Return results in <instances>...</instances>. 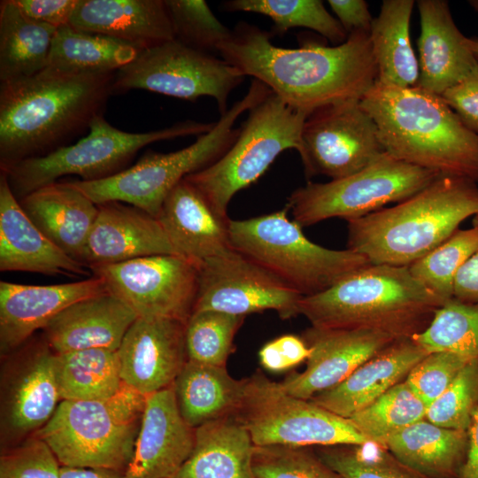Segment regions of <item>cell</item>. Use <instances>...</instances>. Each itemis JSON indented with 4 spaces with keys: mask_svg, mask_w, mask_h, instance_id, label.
I'll return each mask as SVG.
<instances>
[{
    "mask_svg": "<svg viewBox=\"0 0 478 478\" xmlns=\"http://www.w3.org/2000/svg\"><path fill=\"white\" fill-rule=\"evenodd\" d=\"M272 37L255 25L239 22L218 54L244 76L310 112L335 102L361 100L377 81L369 33L352 32L339 45L296 49L278 47Z\"/></svg>",
    "mask_w": 478,
    "mask_h": 478,
    "instance_id": "cell-1",
    "label": "cell"
},
{
    "mask_svg": "<svg viewBox=\"0 0 478 478\" xmlns=\"http://www.w3.org/2000/svg\"><path fill=\"white\" fill-rule=\"evenodd\" d=\"M115 73L50 66L0 82V169L66 146L104 114Z\"/></svg>",
    "mask_w": 478,
    "mask_h": 478,
    "instance_id": "cell-2",
    "label": "cell"
},
{
    "mask_svg": "<svg viewBox=\"0 0 478 478\" xmlns=\"http://www.w3.org/2000/svg\"><path fill=\"white\" fill-rule=\"evenodd\" d=\"M360 102L387 153L441 175L478 181V135L440 96L376 81Z\"/></svg>",
    "mask_w": 478,
    "mask_h": 478,
    "instance_id": "cell-3",
    "label": "cell"
},
{
    "mask_svg": "<svg viewBox=\"0 0 478 478\" xmlns=\"http://www.w3.org/2000/svg\"><path fill=\"white\" fill-rule=\"evenodd\" d=\"M477 213L476 182L439 175L395 206L348 220V249L371 264L408 266Z\"/></svg>",
    "mask_w": 478,
    "mask_h": 478,
    "instance_id": "cell-4",
    "label": "cell"
},
{
    "mask_svg": "<svg viewBox=\"0 0 478 478\" xmlns=\"http://www.w3.org/2000/svg\"><path fill=\"white\" fill-rule=\"evenodd\" d=\"M443 305L408 266L370 264L303 297L299 312L315 328L374 329L405 338L423 331Z\"/></svg>",
    "mask_w": 478,
    "mask_h": 478,
    "instance_id": "cell-5",
    "label": "cell"
},
{
    "mask_svg": "<svg viewBox=\"0 0 478 478\" xmlns=\"http://www.w3.org/2000/svg\"><path fill=\"white\" fill-rule=\"evenodd\" d=\"M271 90L253 79L243 97L214 123L212 128L198 135L192 144L173 152L148 151L135 165L98 181H68L96 204L120 202L158 218L164 201L186 176L211 166L235 142L239 128L236 120L264 100Z\"/></svg>",
    "mask_w": 478,
    "mask_h": 478,
    "instance_id": "cell-6",
    "label": "cell"
},
{
    "mask_svg": "<svg viewBox=\"0 0 478 478\" xmlns=\"http://www.w3.org/2000/svg\"><path fill=\"white\" fill-rule=\"evenodd\" d=\"M146 397L123 382L112 397L62 400L35 436L61 466L123 472L133 455Z\"/></svg>",
    "mask_w": 478,
    "mask_h": 478,
    "instance_id": "cell-7",
    "label": "cell"
},
{
    "mask_svg": "<svg viewBox=\"0 0 478 478\" xmlns=\"http://www.w3.org/2000/svg\"><path fill=\"white\" fill-rule=\"evenodd\" d=\"M286 205L258 217L229 220L231 247L303 297L322 292L350 274L370 265L351 250H331L310 241L288 217Z\"/></svg>",
    "mask_w": 478,
    "mask_h": 478,
    "instance_id": "cell-8",
    "label": "cell"
},
{
    "mask_svg": "<svg viewBox=\"0 0 478 478\" xmlns=\"http://www.w3.org/2000/svg\"><path fill=\"white\" fill-rule=\"evenodd\" d=\"M214 123L185 120L158 130L129 133L112 126L102 114L91 122L89 134L77 143L21 160L1 173L6 175L12 193L20 200L66 175H78L85 181L112 176L126 169L127 163L146 145L200 135L210 131Z\"/></svg>",
    "mask_w": 478,
    "mask_h": 478,
    "instance_id": "cell-9",
    "label": "cell"
},
{
    "mask_svg": "<svg viewBox=\"0 0 478 478\" xmlns=\"http://www.w3.org/2000/svg\"><path fill=\"white\" fill-rule=\"evenodd\" d=\"M309 113L271 91L249 111L228 150L211 166L184 179L219 215L227 218V206L238 191L260 178L281 152L298 150Z\"/></svg>",
    "mask_w": 478,
    "mask_h": 478,
    "instance_id": "cell-10",
    "label": "cell"
},
{
    "mask_svg": "<svg viewBox=\"0 0 478 478\" xmlns=\"http://www.w3.org/2000/svg\"><path fill=\"white\" fill-rule=\"evenodd\" d=\"M439 175L385 152L347 177L324 183L308 181L290 194L287 205L302 227L332 218L348 221L409 198Z\"/></svg>",
    "mask_w": 478,
    "mask_h": 478,
    "instance_id": "cell-11",
    "label": "cell"
},
{
    "mask_svg": "<svg viewBox=\"0 0 478 478\" xmlns=\"http://www.w3.org/2000/svg\"><path fill=\"white\" fill-rule=\"evenodd\" d=\"M234 416L256 446L358 445L369 443L351 424L311 400L286 393L258 370L244 379Z\"/></svg>",
    "mask_w": 478,
    "mask_h": 478,
    "instance_id": "cell-12",
    "label": "cell"
},
{
    "mask_svg": "<svg viewBox=\"0 0 478 478\" xmlns=\"http://www.w3.org/2000/svg\"><path fill=\"white\" fill-rule=\"evenodd\" d=\"M243 78L223 58L173 39L139 50L133 61L116 71L112 96L143 89L189 101L211 96L222 115L228 110L230 93Z\"/></svg>",
    "mask_w": 478,
    "mask_h": 478,
    "instance_id": "cell-13",
    "label": "cell"
},
{
    "mask_svg": "<svg viewBox=\"0 0 478 478\" xmlns=\"http://www.w3.org/2000/svg\"><path fill=\"white\" fill-rule=\"evenodd\" d=\"M307 178L337 180L365 168L386 151L360 100L322 105L305 119L298 149Z\"/></svg>",
    "mask_w": 478,
    "mask_h": 478,
    "instance_id": "cell-14",
    "label": "cell"
},
{
    "mask_svg": "<svg viewBox=\"0 0 478 478\" xmlns=\"http://www.w3.org/2000/svg\"><path fill=\"white\" fill-rule=\"evenodd\" d=\"M90 272L138 318H166L187 323L193 313L198 267L179 255L142 257L94 266Z\"/></svg>",
    "mask_w": 478,
    "mask_h": 478,
    "instance_id": "cell-15",
    "label": "cell"
},
{
    "mask_svg": "<svg viewBox=\"0 0 478 478\" xmlns=\"http://www.w3.org/2000/svg\"><path fill=\"white\" fill-rule=\"evenodd\" d=\"M194 311L246 316L267 310L282 320L300 314L303 296L233 248L198 266Z\"/></svg>",
    "mask_w": 478,
    "mask_h": 478,
    "instance_id": "cell-16",
    "label": "cell"
},
{
    "mask_svg": "<svg viewBox=\"0 0 478 478\" xmlns=\"http://www.w3.org/2000/svg\"><path fill=\"white\" fill-rule=\"evenodd\" d=\"M302 338L311 351L305 370L289 375L279 383L286 393L306 400L335 387L359 366L399 339L374 329L312 326L304 331Z\"/></svg>",
    "mask_w": 478,
    "mask_h": 478,
    "instance_id": "cell-17",
    "label": "cell"
},
{
    "mask_svg": "<svg viewBox=\"0 0 478 478\" xmlns=\"http://www.w3.org/2000/svg\"><path fill=\"white\" fill-rule=\"evenodd\" d=\"M186 322L137 318L117 352L122 382L143 396L173 386L188 360Z\"/></svg>",
    "mask_w": 478,
    "mask_h": 478,
    "instance_id": "cell-18",
    "label": "cell"
},
{
    "mask_svg": "<svg viewBox=\"0 0 478 478\" xmlns=\"http://www.w3.org/2000/svg\"><path fill=\"white\" fill-rule=\"evenodd\" d=\"M195 428L182 419L173 386L146 396L125 478H175L189 457Z\"/></svg>",
    "mask_w": 478,
    "mask_h": 478,
    "instance_id": "cell-19",
    "label": "cell"
},
{
    "mask_svg": "<svg viewBox=\"0 0 478 478\" xmlns=\"http://www.w3.org/2000/svg\"><path fill=\"white\" fill-rule=\"evenodd\" d=\"M97 206L83 257L89 269L152 255H177L158 219L120 202Z\"/></svg>",
    "mask_w": 478,
    "mask_h": 478,
    "instance_id": "cell-20",
    "label": "cell"
},
{
    "mask_svg": "<svg viewBox=\"0 0 478 478\" xmlns=\"http://www.w3.org/2000/svg\"><path fill=\"white\" fill-rule=\"evenodd\" d=\"M108 292L96 276L62 284L0 282V349L8 353L56 315L81 299Z\"/></svg>",
    "mask_w": 478,
    "mask_h": 478,
    "instance_id": "cell-21",
    "label": "cell"
},
{
    "mask_svg": "<svg viewBox=\"0 0 478 478\" xmlns=\"http://www.w3.org/2000/svg\"><path fill=\"white\" fill-rule=\"evenodd\" d=\"M88 268L38 229L12 193L6 175L1 173L0 270L76 277L89 274Z\"/></svg>",
    "mask_w": 478,
    "mask_h": 478,
    "instance_id": "cell-22",
    "label": "cell"
},
{
    "mask_svg": "<svg viewBox=\"0 0 478 478\" xmlns=\"http://www.w3.org/2000/svg\"><path fill=\"white\" fill-rule=\"evenodd\" d=\"M420 74L417 87L441 96L461 81L477 63L468 38L457 27L447 1L419 0Z\"/></svg>",
    "mask_w": 478,
    "mask_h": 478,
    "instance_id": "cell-23",
    "label": "cell"
},
{
    "mask_svg": "<svg viewBox=\"0 0 478 478\" xmlns=\"http://www.w3.org/2000/svg\"><path fill=\"white\" fill-rule=\"evenodd\" d=\"M158 219L175 253L197 266L232 249L229 219L219 215L185 179L168 194Z\"/></svg>",
    "mask_w": 478,
    "mask_h": 478,
    "instance_id": "cell-24",
    "label": "cell"
},
{
    "mask_svg": "<svg viewBox=\"0 0 478 478\" xmlns=\"http://www.w3.org/2000/svg\"><path fill=\"white\" fill-rule=\"evenodd\" d=\"M136 313L109 292L81 299L65 308L42 329L56 353L86 349L118 351Z\"/></svg>",
    "mask_w": 478,
    "mask_h": 478,
    "instance_id": "cell-25",
    "label": "cell"
},
{
    "mask_svg": "<svg viewBox=\"0 0 478 478\" xmlns=\"http://www.w3.org/2000/svg\"><path fill=\"white\" fill-rule=\"evenodd\" d=\"M69 25L138 51L174 39L165 0H78Z\"/></svg>",
    "mask_w": 478,
    "mask_h": 478,
    "instance_id": "cell-26",
    "label": "cell"
},
{
    "mask_svg": "<svg viewBox=\"0 0 478 478\" xmlns=\"http://www.w3.org/2000/svg\"><path fill=\"white\" fill-rule=\"evenodd\" d=\"M428 354L412 337L399 338L359 366L341 383L309 400L348 419L405 381L412 367Z\"/></svg>",
    "mask_w": 478,
    "mask_h": 478,
    "instance_id": "cell-27",
    "label": "cell"
},
{
    "mask_svg": "<svg viewBox=\"0 0 478 478\" xmlns=\"http://www.w3.org/2000/svg\"><path fill=\"white\" fill-rule=\"evenodd\" d=\"M19 366L5 386L2 402L4 428L14 436L42 428L61 401L55 352L47 343L30 351Z\"/></svg>",
    "mask_w": 478,
    "mask_h": 478,
    "instance_id": "cell-28",
    "label": "cell"
},
{
    "mask_svg": "<svg viewBox=\"0 0 478 478\" xmlns=\"http://www.w3.org/2000/svg\"><path fill=\"white\" fill-rule=\"evenodd\" d=\"M19 202L47 238L83 264L87 240L98 213L97 204L68 181L48 184Z\"/></svg>",
    "mask_w": 478,
    "mask_h": 478,
    "instance_id": "cell-29",
    "label": "cell"
},
{
    "mask_svg": "<svg viewBox=\"0 0 478 478\" xmlns=\"http://www.w3.org/2000/svg\"><path fill=\"white\" fill-rule=\"evenodd\" d=\"M254 444L234 416L195 428L193 450L175 478H256Z\"/></svg>",
    "mask_w": 478,
    "mask_h": 478,
    "instance_id": "cell-30",
    "label": "cell"
},
{
    "mask_svg": "<svg viewBox=\"0 0 478 478\" xmlns=\"http://www.w3.org/2000/svg\"><path fill=\"white\" fill-rule=\"evenodd\" d=\"M384 447L429 478H459L467 456L468 432L423 419L390 436Z\"/></svg>",
    "mask_w": 478,
    "mask_h": 478,
    "instance_id": "cell-31",
    "label": "cell"
},
{
    "mask_svg": "<svg viewBox=\"0 0 478 478\" xmlns=\"http://www.w3.org/2000/svg\"><path fill=\"white\" fill-rule=\"evenodd\" d=\"M179 412L185 422L197 428L209 421L234 415L244 389L226 366L187 360L173 384Z\"/></svg>",
    "mask_w": 478,
    "mask_h": 478,
    "instance_id": "cell-32",
    "label": "cell"
},
{
    "mask_svg": "<svg viewBox=\"0 0 478 478\" xmlns=\"http://www.w3.org/2000/svg\"><path fill=\"white\" fill-rule=\"evenodd\" d=\"M412 0H383L369 38L376 63L377 81L400 88L416 86L419 61L410 39Z\"/></svg>",
    "mask_w": 478,
    "mask_h": 478,
    "instance_id": "cell-33",
    "label": "cell"
},
{
    "mask_svg": "<svg viewBox=\"0 0 478 478\" xmlns=\"http://www.w3.org/2000/svg\"><path fill=\"white\" fill-rule=\"evenodd\" d=\"M58 28L24 14L12 0L0 3V82L32 76L48 66Z\"/></svg>",
    "mask_w": 478,
    "mask_h": 478,
    "instance_id": "cell-34",
    "label": "cell"
},
{
    "mask_svg": "<svg viewBox=\"0 0 478 478\" xmlns=\"http://www.w3.org/2000/svg\"><path fill=\"white\" fill-rule=\"evenodd\" d=\"M55 366L61 401L106 399L123 384L117 351L55 352Z\"/></svg>",
    "mask_w": 478,
    "mask_h": 478,
    "instance_id": "cell-35",
    "label": "cell"
},
{
    "mask_svg": "<svg viewBox=\"0 0 478 478\" xmlns=\"http://www.w3.org/2000/svg\"><path fill=\"white\" fill-rule=\"evenodd\" d=\"M137 53L124 42L66 25L57 30L48 66L67 73H115Z\"/></svg>",
    "mask_w": 478,
    "mask_h": 478,
    "instance_id": "cell-36",
    "label": "cell"
},
{
    "mask_svg": "<svg viewBox=\"0 0 478 478\" xmlns=\"http://www.w3.org/2000/svg\"><path fill=\"white\" fill-rule=\"evenodd\" d=\"M427 408L403 381L348 420L366 441L384 446L390 436L425 419Z\"/></svg>",
    "mask_w": 478,
    "mask_h": 478,
    "instance_id": "cell-37",
    "label": "cell"
},
{
    "mask_svg": "<svg viewBox=\"0 0 478 478\" xmlns=\"http://www.w3.org/2000/svg\"><path fill=\"white\" fill-rule=\"evenodd\" d=\"M227 12L265 15L274 22V34L282 35L294 27L314 30L335 45L348 37L340 22L320 0H229L222 3Z\"/></svg>",
    "mask_w": 478,
    "mask_h": 478,
    "instance_id": "cell-38",
    "label": "cell"
},
{
    "mask_svg": "<svg viewBox=\"0 0 478 478\" xmlns=\"http://www.w3.org/2000/svg\"><path fill=\"white\" fill-rule=\"evenodd\" d=\"M412 339L428 353L449 351L478 359V303L447 301Z\"/></svg>",
    "mask_w": 478,
    "mask_h": 478,
    "instance_id": "cell-39",
    "label": "cell"
},
{
    "mask_svg": "<svg viewBox=\"0 0 478 478\" xmlns=\"http://www.w3.org/2000/svg\"><path fill=\"white\" fill-rule=\"evenodd\" d=\"M478 250V229H458L446 241L408 266L412 276L443 304L453 298L454 281Z\"/></svg>",
    "mask_w": 478,
    "mask_h": 478,
    "instance_id": "cell-40",
    "label": "cell"
},
{
    "mask_svg": "<svg viewBox=\"0 0 478 478\" xmlns=\"http://www.w3.org/2000/svg\"><path fill=\"white\" fill-rule=\"evenodd\" d=\"M317 454L343 478H429L374 443L322 446Z\"/></svg>",
    "mask_w": 478,
    "mask_h": 478,
    "instance_id": "cell-41",
    "label": "cell"
},
{
    "mask_svg": "<svg viewBox=\"0 0 478 478\" xmlns=\"http://www.w3.org/2000/svg\"><path fill=\"white\" fill-rule=\"evenodd\" d=\"M244 318L213 310L193 312L186 323L188 359L226 366L235 335Z\"/></svg>",
    "mask_w": 478,
    "mask_h": 478,
    "instance_id": "cell-42",
    "label": "cell"
},
{
    "mask_svg": "<svg viewBox=\"0 0 478 478\" xmlns=\"http://www.w3.org/2000/svg\"><path fill=\"white\" fill-rule=\"evenodd\" d=\"M174 39L195 50L212 54L229 39L224 26L204 0H165Z\"/></svg>",
    "mask_w": 478,
    "mask_h": 478,
    "instance_id": "cell-43",
    "label": "cell"
},
{
    "mask_svg": "<svg viewBox=\"0 0 478 478\" xmlns=\"http://www.w3.org/2000/svg\"><path fill=\"white\" fill-rule=\"evenodd\" d=\"M256 478H343L309 447L254 445Z\"/></svg>",
    "mask_w": 478,
    "mask_h": 478,
    "instance_id": "cell-44",
    "label": "cell"
},
{
    "mask_svg": "<svg viewBox=\"0 0 478 478\" xmlns=\"http://www.w3.org/2000/svg\"><path fill=\"white\" fill-rule=\"evenodd\" d=\"M478 409V359L471 360L427 408L425 419L439 427L468 430Z\"/></svg>",
    "mask_w": 478,
    "mask_h": 478,
    "instance_id": "cell-45",
    "label": "cell"
},
{
    "mask_svg": "<svg viewBox=\"0 0 478 478\" xmlns=\"http://www.w3.org/2000/svg\"><path fill=\"white\" fill-rule=\"evenodd\" d=\"M470 361L449 351L430 352L412 367L405 381L428 406Z\"/></svg>",
    "mask_w": 478,
    "mask_h": 478,
    "instance_id": "cell-46",
    "label": "cell"
},
{
    "mask_svg": "<svg viewBox=\"0 0 478 478\" xmlns=\"http://www.w3.org/2000/svg\"><path fill=\"white\" fill-rule=\"evenodd\" d=\"M60 469L51 449L35 436L0 458V478H61Z\"/></svg>",
    "mask_w": 478,
    "mask_h": 478,
    "instance_id": "cell-47",
    "label": "cell"
},
{
    "mask_svg": "<svg viewBox=\"0 0 478 478\" xmlns=\"http://www.w3.org/2000/svg\"><path fill=\"white\" fill-rule=\"evenodd\" d=\"M302 336L283 335L266 343L258 351L260 365L270 372H283L295 367L310 356Z\"/></svg>",
    "mask_w": 478,
    "mask_h": 478,
    "instance_id": "cell-48",
    "label": "cell"
},
{
    "mask_svg": "<svg viewBox=\"0 0 478 478\" xmlns=\"http://www.w3.org/2000/svg\"><path fill=\"white\" fill-rule=\"evenodd\" d=\"M440 96L462 123L478 135V61L461 81Z\"/></svg>",
    "mask_w": 478,
    "mask_h": 478,
    "instance_id": "cell-49",
    "label": "cell"
},
{
    "mask_svg": "<svg viewBox=\"0 0 478 478\" xmlns=\"http://www.w3.org/2000/svg\"><path fill=\"white\" fill-rule=\"evenodd\" d=\"M30 19L54 27L69 25L78 0H12Z\"/></svg>",
    "mask_w": 478,
    "mask_h": 478,
    "instance_id": "cell-50",
    "label": "cell"
},
{
    "mask_svg": "<svg viewBox=\"0 0 478 478\" xmlns=\"http://www.w3.org/2000/svg\"><path fill=\"white\" fill-rule=\"evenodd\" d=\"M331 10L345 32L369 33L374 20L368 4L364 0H328Z\"/></svg>",
    "mask_w": 478,
    "mask_h": 478,
    "instance_id": "cell-51",
    "label": "cell"
},
{
    "mask_svg": "<svg viewBox=\"0 0 478 478\" xmlns=\"http://www.w3.org/2000/svg\"><path fill=\"white\" fill-rule=\"evenodd\" d=\"M453 298L465 303H478V250L459 270Z\"/></svg>",
    "mask_w": 478,
    "mask_h": 478,
    "instance_id": "cell-52",
    "label": "cell"
},
{
    "mask_svg": "<svg viewBox=\"0 0 478 478\" xmlns=\"http://www.w3.org/2000/svg\"><path fill=\"white\" fill-rule=\"evenodd\" d=\"M467 432V456L459 478H478V409L473 416Z\"/></svg>",
    "mask_w": 478,
    "mask_h": 478,
    "instance_id": "cell-53",
    "label": "cell"
},
{
    "mask_svg": "<svg viewBox=\"0 0 478 478\" xmlns=\"http://www.w3.org/2000/svg\"><path fill=\"white\" fill-rule=\"evenodd\" d=\"M61 478H125L124 473L109 468L71 467L61 466Z\"/></svg>",
    "mask_w": 478,
    "mask_h": 478,
    "instance_id": "cell-54",
    "label": "cell"
},
{
    "mask_svg": "<svg viewBox=\"0 0 478 478\" xmlns=\"http://www.w3.org/2000/svg\"><path fill=\"white\" fill-rule=\"evenodd\" d=\"M468 42L475 59L478 61V37L468 38Z\"/></svg>",
    "mask_w": 478,
    "mask_h": 478,
    "instance_id": "cell-55",
    "label": "cell"
},
{
    "mask_svg": "<svg viewBox=\"0 0 478 478\" xmlns=\"http://www.w3.org/2000/svg\"><path fill=\"white\" fill-rule=\"evenodd\" d=\"M468 4L472 6V8L478 12V0H470L468 1Z\"/></svg>",
    "mask_w": 478,
    "mask_h": 478,
    "instance_id": "cell-56",
    "label": "cell"
},
{
    "mask_svg": "<svg viewBox=\"0 0 478 478\" xmlns=\"http://www.w3.org/2000/svg\"><path fill=\"white\" fill-rule=\"evenodd\" d=\"M473 227L478 229V213L474 216L473 219Z\"/></svg>",
    "mask_w": 478,
    "mask_h": 478,
    "instance_id": "cell-57",
    "label": "cell"
}]
</instances>
